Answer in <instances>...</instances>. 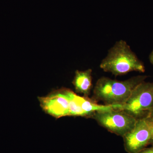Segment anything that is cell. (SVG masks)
<instances>
[{"mask_svg":"<svg viewBox=\"0 0 153 153\" xmlns=\"http://www.w3.org/2000/svg\"><path fill=\"white\" fill-rule=\"evenodd\" d=\"M67 88L54 91L44 97H38L43 110L56 118L68 116L69 99Z\"/></svg>","mask_w":153,"mask_h":153,"instance_id":"cell-6","label":"cell"},{"mask_svg":"<svg viewBox=\"0 0 153 153\" xmlns=\"http://www.w3.org/2000/svg\"><path fill=\"white\" fill-rule=\"evenodd\" d=\"M149 117V116H148ZM150 120V129L151 133V137L150 141V145L153 146V120L152 119L149 117Z\"/></svg>","mask_w":153,"mask_h":153,"instance_id":"cell-9","label":"cell"},{"mask_svg":"<svg viewBox=\"0 0 153 153\" xmlns=\"http://www.w3.org/2000/svg\"><path fill=\"white\" fill-rule=\"evenodd\" d=\"M100 67L105 72L122 76L132 72L144 73L145 67L126 41H118L109 49Z\"/></svg>","mask_w":153,"mask_h":153,"instance_id":"cell-2","label":"cell"},{"mask_svg":"<svg viewBox=\"0 0 153 153\" xmlns=\"http://www.w3.org/2000/svg\"><path fill=\"white\" fill-rule=\"evenodd\" d=\"M149 117L153 120V107L151 110V111H150Z\"/></svg>","mask_w":153,"mask_h":153,"instance_id":"cell-12","label":"cell"},{"mask_svg":"<svg viewBox=\"0 0 153 153\" xmlns=\"http://www.w3.org/2000/svg\"><path fill=\"white\" fill-rule=\"evenodd\" d=\"M153 107V82H141L134 88L120 110L137 119L147 117Z\"/></svg>","mask_w":153,"mask_h":153,"instance_id":"cell-4","label":"cell"},{"mask_svg":"<svg viewBox=\"0 0 153 153\" xmlns=\"http://www.w3.org/2000/svg\"><path fill=\"white\" fill-rule=\"evenodd\" d=\"M151 137L149 117L137 119L133 128L123 137L126 151L138 153L150 145Z\"/></svg>","mask_w":153,"mask_h":153,"instance_id":"cell-5","label":"cell"},{"mask_svg":"<svg viewBox=\"0 0 153 153\" xmlns=\"http://www.w3.org/2000/svg\"><path fill=\"white\" fill-rule=\"evenodd\" d=\"M69 99L68 116L91 117L96 111L109 109V105L97 104L96 101L88 97L77 95L67 88Z\"/></svg>","mask_w":153,"mask_h":153,"instance_id":"cell-7","label":"cell"},{"mask_svg":"<svg viewBox=\"0 0 153 153\" xmlns=\"http://www.w3.org/2000/svg\"><path fill=\"white\" fill-rule=\"evenodd\" d=\"M147 76L138 75L125 80L102 76L97 80L93 90V100L102 101L105 105H122L127 100L137 85Z\"/></svg>","mask_w":153,"mask_h":153,"instance_id":"cell-1","label":"cell"},{"mask_svg":"<svg viewBox=\"0 0 153 153\" xmlns=\"http://www.w3.org/2000/svg\"><path fill=\"white\" fill-rule=\"evenodd\" d=\"M75 91L88 97L92 88V70L88 68L85 71L76 70L72 81Z\"/></svg>","mask_w":153,"mask_h":153,"instance_id":"cell-8","label":"cell"},{"mask_svg":"<svg viewBox=\"0 0 153 153\" xmlns=\"http://www.w3.org/2000/svg\"><path fill=\"white\" fill-rule=\"evenodd\" d=\"M91 117L108 131L122 137L133 128L137 120L128 113L117 109L96 111Z\"/></svg>","mask_w":153,"mask_h":153,"instance_id":"cell-3","label":"cell"},{"mask_svg":"<svg viewBox=\"0 0 153 153\" xmlns=\"http://www.w3.org/2000/svg\"><path fill=\"white\" fill-rule=\"evenodd\" d=\"M149 59L150 62V63L153 65V51L151 52L150 54Z\"/></svg>","mask_w":153,"mask_h":153,"instance_id":"cell-11","label":"cell"},{"mask_svg":"<svg viewBox=\"0 0 153 153\" xmlns=\"http://www.w3.org/2000/svg\"><path fill=\"white\" fill-rule=\"evenodd\" d=\"M138 153H153V146L151 147H146Z\"/></svg>","mask_w":153,"mask_h":153,"instance_id":"cell-10","label":"cell"}]
</instances>
